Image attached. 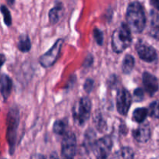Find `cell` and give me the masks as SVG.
Wrapping results in <instances>:
<instances>
[{
	"label": "cell",
	"instance_id": "2",
	"mask_svg": "<svg viewBox=\"0 0 159 159\" xmlns=\"http://www.w3.org/2000/svg\"><path fill=\"white\" fill-rule=\"evenodd\" d=\"M132 43L131 30L126 23H123L114 30L112 36V47L114 52L119 54L127 49Z\"/></svg>",
	"mask_w": 159,
	"mask_h": 159
},
{
	"label": "cell",
	"instance_id": "22",
	"mask_svg": "<svg viewBox=\"0 0 159 159\" xmlns=\"http://www.w3.org/2000/svg\"><path fill=\"white\" fill-rule=\"evenodd\" d=\"M94 37L96 40L97 43L99 45H101L103 43V40H104V35H103L102 31L100 30L99 29H94L93 31Z\"/></svg>",
	"mask_w": 159,
	"mask_h": 159
},
{
	"label": "cell",
	"instance_id": "10",
	"mask_svg": "<svg viewBox=\"0 0 159 159\" xmlns=\"http://www.w3.org/2000/svg\"><path fill=\"white\" fill-rule=\"evenodd\" d=\"M132 137L139 143H146L151 138V129L148 124H144L139 126L132 131Z\"/></svg>",
	"mask_w": 159,
	"mask_h": 159
},
{
	"label": "cell",
	"instance_id": "20",
	"mask_svg": "<svg viewBox=\"0 0 159 159\" xmlns=\"http://www.w3.org/2000/svg\"><path fill=\"white\" fill-rule=\"evenodd\" d=\"M148 113L154 118H159V100L154 101L150 105Z\"/></svg>",
	"mask_w": 159,
	"mask_h": 159
},
{
	"label": "cell",
	"instance_id": "19",
	"mask_svg": "<svg viewBox=\"0 0 159 159\" xmlns=\"http://www.w3.org/2000/svg\"><path fill=\"white\" fill-rule=\"evenodd\" d=\"M67 124L62 120H56L53 124V131L58 135H63L66 133Z\"/></svg>",
	"mask_w": 159,
	"mask_h": 159
},
{
	"label": "cell",
	"instance_id": "15",
	"mask_svg": "<svg viewBox=\"0 0 159 159\" xmlns=\"http://www.w3.org/2000/svg\"><path fill=\"white\" fill-rule=\"evenodd\" d=\"M134 65H135V60L134 57L130 54H126L123 61L122 65V70L124 74H129L133 69Z\"/></svg>",
	"mask_w": 159,
	"mask_h": 159
},
{
	"label": "cell",
	"instance_id": "5",
	"mask_svg": "<svg viewBox=\"0 0 159 159\" xmlns=\"http://www.w3.org/2000/svg\"><path fill=\"white\" fill-rule=\"evenodd\" d=\"M62 44H63V40L59 39L46 53L41 56L39 58V63L41 64V65L44 68H49L52 66L59 57Z\"/></svg>",
	"mask_w": 159,
	"mask_h": 159
},
{
	"label": "cell",
	"instance_id": "12",
	"mask_svg": "<svg viewBox=\"0 0 159 159\" xmlns=\"http://www.w3.org/2000/svg\"><path fill=\"white\" fill-rule=\"evenodd\" d=\"M12 80L6 75H0V92L5 99H7L12 90Z\"/></svg>",
	"mask_w": 159,
	"mask_h": 159
},
{
	"label": "cell",
	"instance_id": "18",
	"mask_svg": "<svg viewBox=\"0 0 159 159\" xmlns=\"http://www.w3.org/2000/svg\"><path fill=\"white\" fill-rule=\"evenodd\" d=\"M134 157V152L132 148L128 147L123 148L116 152L113 155V158H132Z\"/></svg>",
	"mask_w": 159,
	"mask_h": 159
},
{
	"label": "cell",
	"instance_id": "16",
	"mask_svg": "<svg viewBox=\"0 0 159 159\" xmlns=\"http://www.w3.org/2000/svg\"><path fill=\"white\" fill-rule=\"evenodd\" d=\"M17 48L22 52H28L31 50V43L27 35H22L19 39Z\"/></svg>",
	"mask_w": 159,
	"mask_h": 159
},
{
	"label": "cell",
	"instance_id": "7",
	"mask_svg": "<svg viewBox=\"0 0 159 159\" xmlns=\"http://www.w3.org/2000/svg\"><path fill=\"white\" fill-rule=\"evenodd\" d=\"M131 103L132 97L129 91L124 88L118 90L116 95V107L118 113L126 116L130 108Z\"/></svg>",
	"mask_w": 159,
	"mask_h": 159
},
{
	"label": "cell",
	"instance_id": "26",
	"mask_svg": "<svg viewBox=\"0 0 159 159\" xmlns=\"http://www.w3.org/2000/svg\"><path fill=\"white\" fill-rule=\"evenodd\" d=\"M151 3L156 9L159 10V0H151Z\"/></svg>",
	"mask_w": 159,
	"mask_h": 159
},
{
	"label": "cell",
	"instance_id": "11",
	"mask_svg": "<svg viewBox=\"0 0 159 159\" xmlns=\"http://www.w3.org/2000/svg\"><path fill=\"white\" fill-rule=\"evenodd\" d=\"M9 117L11 119V121L9 122V132H8L9 142L10 146L13 147L16 139V131H17V125H18V111L16 110L15 115H9Z\"/></svg>",
	"mask_w": 159,
	"mask_h": 159
},
{
	"label": "cell",
	"instance_id": "9",
	"mask_svg": "<svg viewBox=\"0 0 159 159\" xmlns=\"http://www.w3.org/2000/svg\"><path fill=\"white\" fill-rule=\"evenodd\" d=\"M143 83L145 90L150 96H153L158 90V82L157 78L149 72L143 74Z\"/></svg>",
	"mask_w": 159,
	"mask_h": 159
},
{
	"label": "cell",
	"instance_id": "25",
	"mask_svg": "<svg viewBox=\"0 0 159 159\" xmlns=\"http://www.w3.org/2000/svg\"><path fill=\"white\" fill-rule=\"evenodd\" d=\"M5 61H6V57L3 54H0V68L2 66L3 64L5 63Z\"/></svg>",
	"mask_w": 159,
	"mask_h": 159
},
{
	"label": "cell",
	"instance_id": "21",
	"mask_svg": "<svg viewBox=\"0 0 159 159\" xmlns=\"http://www.w3.org/2000/svg\"><path fill=\"white\" fill-rule=\"evenodd\" d=\"M1 9V12L2 13L3 16H4V22L7 26H10L11 23H12V18H11V15L9 11L8 10L7 8L5 6H2L0 7Z\"/></svg>",
	"mask_w": 159,
	"mask_h": 159
},
{
	"label": "cell",
	"instance_id": "8",
	"mask_svg": "<svg viewBox=\"0 0 159 159\" xmlns=\"http://www.w3.org/2000/svg\"><path fill=\"white\" fill-rule=\"evenodd\" d=\"M136 50L139 57L147 62H152L157 59L156 51L147 43L139 42L136 46Z\"/></svg>",
	"mask_w": 159,
	"mask_h": 159
},
{
	"label": "cell",
	"instance_id": "3",
	"mask_svg": "<svg viewBox=\"0 0 159 159\" xmlns=\"http://www.w3.org/2000/svg\"><path fill=\"white\" fill-rule=\"evenodd\" d=\"M91 102L88 97H82L73 107V118L77 125L82 126L90 118Z\"/></svg>",
	"mask_w": 159,
	"mask_h": 159
},
{
	"label": "cell",
	"instance_id": "13",
	"mask_svg": "<svg viewBox=\"0 0 159 159\" xmlns=\"http://www.w3.org/2000/svg\"><path fill=\"white\" fill-rule=\"evenodd\" d=\"M151 16V27L149 34L154 39L159 40V15L153 12Z\"/></svg>",
	"mask_w": 159,
	"mask_h": 159
},
{
	"label": "cell",
	"instance_id": "24",
	"mask_svg": "<svg viewBox=\"0 0 159 159\" xmlns=\"http://www.w3.org/2000/svg\"><path fill=\"white\" fill-rule=\"evenodd\" d=\"M133 95H134V99H135V101H137V102H138V101H141L143 97V89L140 88L137 89H135V91H134Z\"/></svg>",
	"mask_w": 159,
	"mask_h": 159
},
{
	"label": "cell",
	"instance_id": "14",
	"mask_svg": "<svg viewBox=\"0 0 159 159\" xmlns=\"http://www.w3.org/2000/svg\"><path fill=\"white\" fill-rule=\"evenodd\" d=\"M62 14H63V7L61 3H59L49 11L48 16H49L50 23L53 24L58 23L62 17Z\"/></svg>",
	"mask_w": 159,
	"mask_h": 159
},
{
	"label": "cell",
	"instance_id": "1",
	"mask_svg": "<svg viewBox=\"0 0 159 159\" xmlns=\"http://www.w3.org/2000/svg\"><path fill=\"white\" fill-rule=\"evenodd\" d=\"M126 24L133 33H141L146 25V16L142 5L138 2H131L126 10Z\"/></svg>",
	"mask_w": 159,
	"mask_h": 159
},
{
	"label": "cell",
	"instance_id": "17",
	"mask_svg": "<svg viewBox=\"0 0 159 159\" xmlns=\"http://www.w3.org/2000/svg\"><path fill=\"white\" fill-rule=\"evenodd\" d=\"M148 115V110L146 108H137L132 113V120L135 122L143 123Z\"/></svg>",
	"mask_w": 159,
	"mask_h": 159
},
{
	"label": "cell",
	"instance_id": "4",
	"mask_svg": "<svg viewBox=\"0 0 159 159\" xmlns=\"http://www.w3.org/2000/svg\"><path fill=\"white\" fill-rule=\"evenodd\" d=\"M112 145L113 143L112 138L109 136H105L94 141L91 147V150L97 158L104 159L109 156Z\"/></svg>",
	"mask_w": 159,
	"mask_h": 159
},
{
	"label": "cell",
	"instance_id": "6",
	"mask_svg": "<svg viewBox=\"0 0 159 159\" xmlns=\"http://www.w3.org/2000/svg\"><path fill=\"white\" fill-rule=\"evenodd\" d=\"M76 153V138L74 134L65 133L62 141V155L65 158H74Z\"/></svg>",
	"mask_w": 159,
	"mask_h": 159
},
{
	"label": "cell",
	"instance_id": "23",
	"mask_svg": "<svg viewBox=\"0 0 159 159\" xmlns=\"http://www.w3.org/2000/svg\"><path fill=\"white\" fill-rule=\"evenodd\" d=\"M94 86V81L90 79H87V80L85 81V83H84V89L87 93H90V92L93 89Z\"/></svg>",
	"mask_w": 159,
	"mask_h": 159
}]
</instances>
